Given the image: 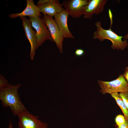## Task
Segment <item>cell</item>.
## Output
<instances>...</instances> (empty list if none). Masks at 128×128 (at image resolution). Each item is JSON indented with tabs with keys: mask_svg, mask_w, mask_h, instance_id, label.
I'll return each mask as SVG.
<instances>
[{
	"mask_svg": "<svg viewBox=\"0 0 128 128\" xmlns=\"http://www.w3.org/2000/svg\"><path fill=\"white\" fill-rule=\"evenodd\" d=\"M21 84L15 85L9 84L5 87L0 89V100L4 107H9L14 115L26 110L20 99L18 92Z\"/></svg>",
	"mask_w": 128,
	"mask_h": 128,
	"instance_id": "1",
	"label": "cell"
},
{
	"mask_svg": "<svg viewBox=\"0 0 128 128\" xmlns=\"http://www.w3.org/2000/svg\"><path fill=\"white\" fill-rule=\"evenodd\" d=\"M109 10L111 22L110 28L108 29H104L101 26V22H96L95 25L96 27V29L94 32L93 38L94 39H98L101 42L105 40H109L112 43L111 47L113 49L123 50L128 47V41L126 40L122 41V38L123 37L118 35L111 29L113 23L112 16L111 10Z\"/></svg>",
	"mask_w": 128,
	"mask_h": 128,
	"instance_id": "2",
	"label": "cell"
},
{
	"mask_svg": "<svg viewBox=\"0 0 128 128\" xmlns=\"http://www.w3.org/2000/svg\"><path fill=\"white\" fill-rule=\"evenodd\" d=\"M98 82L101 88L100 91L103 94L128 91V82L123 74L120 75L116 79L111 81L99 80Z\"/></svg>",
	"mask_w": 128,
	"mask_h": 128,
	"instance_id": "3",
	"label": "cell"
},
{
	"mask_svg": "<svg viewBox=\"0 0 128 128\" xmlns=\"http://www.w3.org/2000/svg\"><path fill=\"white\" fill-rule=\"evenodd\" d=\"M28 17L32 27L36 30L37 38L36 50L46 40L53 41L43 18L39 16Z\"/></svg>",
	"mask_w": 128,
	"mask_h": 128,
	"instance_id": "4",
	"label": "cell"
},
{
	"mask_svg": "<svg viewBox=\"0 0 128 128\" xmlns=\"http://www.w3.org/2000/svg\"><path fill=\"white\" fill-rule=\"evenodd\" d=\"M19 119L18 128H47L48 125L39 119L38 116L31 114L27 110L17 115Z\"/></svg>",
	"mask_w": 128,
	"mask_h": 128,
	"instance_id": "5",
	"label": "cell"
},
{
	"mask_svg": "<svg viewBox=\"0 0 128 128\" xmlns=\"http://www.w3.org/2000/svg\"><path fill=\"white\" fill-rule=\"evenodd\" d=\"M43 18L53 41L55 43L60 52L62 54L64 38L55 20L52 17L46 15H43Z\"/></svg>",
	"mask_w": 128,
	"mask_h": 128,
	"instance_id": "6",
	"label": "cell"
},
{
	"mask_svg": "<svg viewBox=\"0 0 128 128\" xmlns=\"http://www.w3.org/2000/svg\"><path fill=\"white\" fill-rule=\"evenodd\" d=\"M88 0H66L62 5L69 15L74 18H80L83 15L85 7L88 4Z\"/></svg>",
	"mask_w": 128,
	"mask_h": 128,
	"instance_id": "7",
	"label": "cell"
},
{
	"mask_svg": "<svg viewBox=\"0 0 128 128\" xmlns=\"http://www.w3.org/2000/svg\"><path fill=\"white\" fill-rule=\"evenodd\" d=\"M22 22V25L25 35L29 41L31 46L30 56L31 60L33 59L36 50L37 38L36 32L32 28L31 22L29 19L25 17H20Z\"/></svg>",
	"mask_w": 128,
	"mask_h": 128,
	"instance_id": "8",
	"label": "cell"
},
{
	"mask_svg": "<svg viewBox=\"0 0 128 128\" xmlns=\"http://www.w3.org/2000/svg\"><path fill=\"white\" fill-rule=\"evenodd\" d=\"M106 0H89L83 11V18L91 19L94 14H98L103 11Z\"/></svg>",
	"mask_w": 128,
	"mask_h": 128,
	"instance_id": "9",
	"label": "cell"
},
{
	"mask_svg": "<svg viewBox=\"0 0 128 128\" xmlns=\"http://www.w3.org/2000/svg\"><path fill=\"white\" fill-rule=\"evenodd\" d=\"M69 14L64 9L60 13L54 16V20L64 38L74 39L75 37L70 31L68 25V18Z\"/></svg>",
	"mask_w": 128,
	"mask_h": 128,
	"instance_id": "10",
	"label": "cell"
},
{
	"mask_svg": "<svg viewBox=\"0 0 128 128\" xmlns=\"http://www.w3.org/2000/svg\"><path fill=\"white\" fill-rule=\"evenodd\" d=\"M37 6L40 13L52 17L61 12L64 9L62 5L59 0H51L46 4Z\"/></svg>",
	"mask_w": 128,
	"mask_h": 128,
	"instance_id": "11",
	"label": "cell"
},
{
	"mask_svg": "<svg viewBox=\"0 0 128 128\" xmlns=\"http://www.w3.org/2000/svg\"><path fill=\"white\" fill-rule=\"evenodd\" d=\"M27 6L24 10L21 12L12 14L9 15L11 18L14 19L18 17L28 16L31 17H41L42 15L39 11V8L35 5L33 0H26Z\"/></svg>",
	"mask_w": 128,
	"mask_h": 128,
	"instance_id": "12",
	"label": "cell"
},
{
	"mask_svg": "<svg viewBox=\"0 0 128 128\" xmlns=\"http://www.w3.org/2000/svg\"><path fill=\"white\" fill-rule=\"evenodd\" d=\"M112 97L115 100L118 105L120 108L125 118L128 117V110L126 107L122 99L118 92L111 94Z\"/></svg>",
	"mask_w": 128,
	"mask_h": 128,
	"instance_id": "13",
	"label": "cell"
},
{
	"mask_svg": "<svg viewBox=\"0 0 128 128\" xmlns=\"http://www.w3.org/2000/svg\"><path fill=\"white\" fill-rule=\"evenodd\" d=\"M125 119V117L124 116L121 114L117 115L115 119L116 126H119L121 125L124 122Z\"/></svg>",
	"mask_w": 128,
	"mask_h": 128,
	"instance_id": "14",
	"label": "cell"
},
{
	"mask_svg": "<svg viewBox=\"0 0 128 128\" xmlns=\"http://www.w3.org/2000/svg\"><path fill=\"white\" fill-rule=\"evenodd\" d=\"M119 95L128 110V91L120 93Z\"/></svg>",
	"mask_w": 128,
	"mask_h": 128,
	"instance_id": "15",
	"label": "cell"
},
{
	"mask_svg": "<svg viewBox=\"0 0 128 128\" xmlns=\"http://www.w3.org/2000/svg\"><path fill=\"white\" fill-rule=\"evenodd\" d=\"M9 84L7 80L1 74L0 75V89L4 88Z\"/></svg>",
	"mask_w": 128,
	"mask_h": 128,
	"instance_id": "16",
	"label": "cell"
},
{
	"mask_svg": "<svg viewBox=\"0 0 128 128\" xmlns=\"http://www.w3.org/2000/svg\"><path fill=\"white\" fill-rule=\"evenodd\" d=\"M115 128H128V117L125 118L124 123L119 126H116Z\"/></svg>",
	"mask_w": 128,
	"mask_h": 128,
	"instance_id": "17",
	"label": "cell"
},
{
	"mask_svg": "<svg viewBox=\"0 0 128 128\" xmlns=\"http://www.w3.org/2000/svg\"><path fill=\"white\" fill-rule=\"evenodd\" d=\"M84 53V51L81 49H77L75 52V55L78 56H80L82 55Z\"/></svg>",
	"mask_w": 128,
	"mask_h": 128,
	"instance_id": "18",
	"label": "cell"
},
{
	"mask_svg": "<svg viewBox=\"0 0 128 128\" xmlns=\"http://www.w3.org/2000/svg\"><path fill=\"white\" fill-rule=\"evenodd\" d=\"M51 0H39L37 2L36 5L38 6L46 4L50 2Z\"/></svg>",
	"mask_w": 128,
	"mask_h": 128,
	"instance_id": "19",
	"label": "cell"
},
{
	"mask_svg": "<svg viewBox=\"0 0 128 128\" xmlns=\"http://www.w3.org/2000/svg\"><path fill=\"white\" fill-rule=\"evenodd\" d=\"M124 78L127 80L128 82V67L125 68L124 73L123 74Z\"/></svg>",
	"mask_w": 128,
	"mask_h": 128,
	"instance_id": "20",
	"label": "cell"
},
{
	"mask_svg": "<svg viewBox=\"0 0 128 128\" xmlns=\"http://www.w3.org/2000/svg\"><path fill=\"white\" fill-rule=\"evenodd\" d=\"M8 128H13V123L11 120H10L9 121V123Z\"/></svg>",
	"mask_w": 128,
	"mask_h": 128,
	"instance_id": "21",
	"label": "cell"
},
{
	"mask_svg": "<svg viewBox=\"0 0 128 128\" xmlns=\"http://www.w3.org/2000/svg\"><path fill=\"white\" fill-rule=\"evenodd\" d=\"M123 38L125 39H128V33L126 34L124 37Z\"/></svg>",
	"mask_w": 128,
	"mask_h": 128,
	"instance_id": "22",
	"label": "cell"
}]
</instances>
